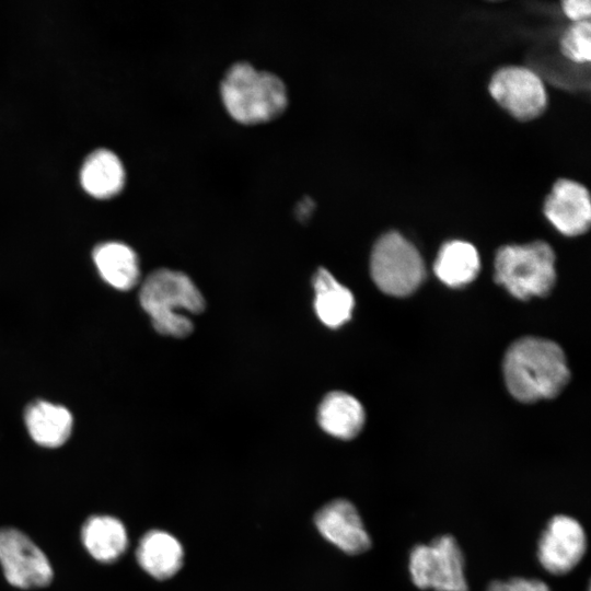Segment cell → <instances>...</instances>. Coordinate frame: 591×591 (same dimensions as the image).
<instances>
[{"label": "cell", "instance_id": "6da1fadb", "mask_svg": "<svg viewBox=\"0 0 591 591\" xmlns=\"http://www.w3.org/2000/svg\"><path fill=\"white\" fill-rule=\"evenodd\" d=\"M503 372L510 394L525 403L557 396L570 378L561 348L537 337L521 338L509 347Z\"/></svg>", "mask_w": 591, "mask_h": 591}, {"label": "cell", "instance_id": "7a4b0ae2", "mask_svg": "<svg viewBox=\"0 0 591 591\" xmlns=\"http://www.w3.org/2000/svg\"><path fill=\"white\" fill-rule=\"evenodd\" d=\"M220 96L227 113L243 125L274 120L288 106L283 81L245 61L235 62L227 70L221 80Z\"/></svg>", "mask_w": 591, "mask_h": 591}, {"label": "cell", "instance_id": "3957f363", "mask_svg": "<svg viewBox=\"0 0 591 591\" xmlns=\"http://www.w3.org/2000/svg\"><path fill=\"white\" fill-rule=\"evenodd\" d=\"M139 300L155 331L177 338L193 331L187 313L198 314L205 309L204 297L189 277L170 269L151 273L142 283Z\"/></svg>", "mask_w": 591, "mask_h": 591}, {"label": "cell", "instance_id": "277c9868", "mask_svg": "<svg viewBox=\"0 0 591 591\" xmlns=\"http://www.w3.org/2000/svg\"><path fill=\"white\" fill-rule=\"evenodd\" d=\"M495 270V280L515 298L544 297L556 280L555 254L543 241L506 245L496 254Z\"/></svg>", "mask_w": 591, "mask_h": 591}, {"label": "cell", "instance_id": "5b68a950", "mask_svg": "<svg viewBox=\"0 0 591 591\" xmlns=\"http://www.w3.org/2000/svg\"><path fill=\"white\" fill-rule=\"evenodd\" d=\"M371 276L380 290L404 297L414 292L425 278V266L417 248L398 232H387L374 244Z\"/></svg>", "mask_w": 591, "mask_h": 591}, {"label": "cell", "instance_id": "8992f818", "mask_svg": "<svg viewBox=\"0 0 591 591\" xmlns=\"http://www.w3.org/2000/svg\"><path fill=\"white\" fill-rule=\"evenodd\" d=\"M465 557L457 541L449 534L418 544L409 554V573L413 583L434 591H468L465 577Z\"/></svg>", "mask_w": 591, "mask_h": 591}, {"label": "cell", "instance_id": "52a82bcc", "mask_svg": "<svg viewBox=\"0 0 591 591\" xmlns=\"http://www.w3.org/2000/svg\"><path fill=\"white\" fill-rule=\"evenodd\" d=\"M489 92L502 107L522 120L538 116L547 104L542 79L523 66L497 70L489 82Z\"/></svg>", "mask_w": 591, "mask_h": 591}, {"label": "cell", "instance_id": "ba28073f", "mask_svg": "<svg viewBox=\"0 0 591 591\" xmlns=\"http://www.w3.org/2000/svg\"><path fill=\"white\" fill-rule=\"evenodd\" d=\"M0 564L9 583L16 588H40L53 579L48 558L15 529L0 530Z\"/></svg>", "mask_w": 591, "mask_h": 591}, {"label": "cell", "instance_id": "9c48e42d", "mask_svg": "<svg viewBox=\"0 0 591 591\" xmlns=\"http://www.w3.org/2000/svg\"><path fill=\"white\" fill-rule=\"evenodd\" d=\"M587 551V535L582 525L565 514L554 515L537 543V557L542 567L552 575L571 571Z\"/></svg>", "mask_w": 591, "mask_h": 591}, {"label": "cell", "instance_id": "30bf717a", "mask_svg": "<svg viewBox=\"0 0 591 591\" xmlns=\"http://www.w3.org/2000/svg\"><path fill=\"white\" fill-rule=\"evenodd\" d=\"M314 523L320 534L346 554L359 555L371 547V538L352 502L335 499L315 514Z\"/></svg>", "mask_w": 591, "mask_h": 591}, {"label": "cell", "instance_id": "8fae6325", "mask_svg": "<svg viewBox=\"0 0 591 591\" xmlns=\"http://www.w3.org/2000/svg\"><path fill=\"white\" fill-rule=\"evenodd\" d=\"M544 213L563 234L570 236L582 234L591 222L588 189L571 179L556 181L545 199Z\"/></svg>", "mask_w": 591, "mask_h": 591}, {"label": "cell", "instance_id": "7c38bea8", "mask_svg": "<svg viewBox=\"0 0 591 591\" xmlns=\"http://www.w3.org/2000/svg\"><path fill=\"white\" fill-rule=\"evenodd\" d=\"M140 567L151 577L164 580L176 575L183 566L184 548L171 533L162 530L147 532L136 552Z\"/></svg>", "mask_w": 591, "mask_h": 591}, {"label": "cell", "instance_id": "4fadbf2b", "mask_svg": "<svg viewBox=\"0 0 591 591\" xmlns=\"http://www.w3.org/2000/svg\"><path fill=\"white\" fill-rule=\"evenodd\" d=\"M125 170L119 158L107 149H97L89 154L80 172L84 190L95 198H111L125 185Z\"/></svg>", "mask_w": 591, "mask_h": 591}, {"label": "cell", "instance_id": "5bb4252c", "mask_svg": "<svg viewBox=\"0 0 591 591\" xmlns=\"http://www.w3.org/2000/svg\"><path fill=\"white\" fill-rule=\"evenodd\" d=\"M364 418V409L359 401L344 392L327 394L318 407L321 428L343 440L355 438L361 431Z\"/></svg>", "mask_w": 591, "mask_h": 591}, {"label": "cell", "instance_id": "9a60e30c", "mask_svg": "<svg viewBox=\"0 0 591 591\" xmlns=\"http://www.w3.org/2000/svg\"><path fill=\"white\" fill-rule=\"evenodd\" d=\"M25 424L36 443L47 448H57L69 439L73 419L63 406L37 401L27 407Z\"/></svg>", "mask_w": 591, "mask_h": 591}, {"label": "cell", "instance_id": "2e32d148", "mask_svg": "<svg viewBox=\"0 0 591 591\" xmlns=\"http://www.w3.org/2000/svg\"><path fill=\"white\" fill-rule=\"evenodd\" d=\"M313 287L314 309L323 324L337 328L351 317L355 305L354 296L328 270L320 268L316 271Z\"/></svg>", "mask_w": 591, "mask_h": 591}, {"label": "cell", "instance_id": "e0dca14e", "mask_svg": "<svg viewBox=\"0 0 591 591\" xmlns=\"http://www.w3.org/2000/svg\"><path fill=\"white\" fill-rule=\"evenodd\" d=\"M82 542L90 555L99 561L118 559L128 546L124 524L109 515H94L82 528Z\"/></svg>", "mask_w": 591, "mask_h": 591}, {"label": "cell", "instance_id": "ac0fdd59", "mask_svg": "<svg viewBox=\"0 0 591 591\" xmlns=\"http://www.w3.org/2000/svg\"><path fill=\"white\" fill-rule=\"evenodd\" d=\"M93 259L102 278L112 287L129 290L139 280L137 254L120 242H106L93 251Z\"/></svg>", "mask_w": 591, "mask_h": 591}, {"label": "cell", "instance_id": "d6986e66", "mask_svg": "<svg viewBox=\"0 0 591 591\" xmlns=\"http://www.w3.org/2000/svg\"><path fill=\"white\" fill-rule=\"evenodd\" d=\"M479 267L477 250L471 243L460 240L444 243L433 265L437 277L453 288L463 287L473 281Z\"/></svg>", "mask_w": 591, "mask_h": 591}, {"label": "cell", "instance_id": "ffe728a7", "mask_svg": "<svg viewBox=\"0 0 591 591\" xmlns=\"http://www.w3.org/2000/svg\"><path fill=\"white\" fill-rule=\"evenodd\" d=\"M561 53L576 62H589L591 58V24L579 21L571 24L560 38Z\"/></svg>", "mask_w": 591, "mask_h": 591}, {"label": "cell", "instance_id": "44dd1931", "mask_svg": "<svg viewBox=\"0 0 591 591\" xmlns=\"http://www.w3.org/2000/svg\"><path fill=\"white\" fill-rule=\"evenodd\" d=\"M561 4L567 16L575 22L589 20L591 14V3L589 0H565Z\"/></svg>", "mask_w": 591, "mask_h": 591}, {"label": "cell", "instance_id": "7402d4cb", "mask_svg": "<svg viewBox=\"0 0 591 591\" xmlns=\"http://www.w3.org/2000/svg\"><path fill=\"white\" fill-rule=\"evenodd\" d=\"M522 577H513L507 581L494 580L488 587L487 591H524Z\"/></svg>", "mask_w": 591, "mask_h": 591}, {"label": "cell", "instance_id": "603a6c76", "mask_svg": "<svg viewBox=\"0 0 591 591\" xmlns=\"http://www.w3.org/2000/svg\"><path fill=\"white\" fill-rule=\"evenodd\" d=\"M314 209V201L309 198L304 197L300 202L297 205L296 213L298 219L300 220H306L310 218L311 212Z\"/></svg>", "mask_w": 591, "mask_h": 591}, {"label": "cell", "instance_id": "cb8c5ba5", "mask_svg": "<svg viewBox=\"0 0 591 591\" xmlns=\"http://www.w3.org/2000/svg\"><path fill=\"white\" fill-rule=\"evenodd\" d=\"M523 590L524 591H551L549 587L542 580L532 578L523 579Z\"/></svg>", "mask_w": 591, "mask_h": 591}]
</instances>
